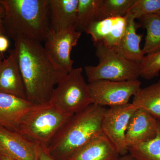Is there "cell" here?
Masks as SVG:
<instances>
[{
    "mask_svg": "<svg viewBox=\"0 0 160 160\" xmlns=\"http://www.w3.org/2000/svg\"><path fill=\"white\" fill-rule=\"evenodd\" d=\"M118 160H135L133 158L130 154H128L125 155L124 156H120Z\"/></svg>",
    "mask_w": 160,
    "mask_h": 160,
    "instance_id": "cell-29",
    "label": "cell"
},
{
    "mask_svg": "<svg viewBox=\"0 0 160 160\" xmlns=\"http://www.w3.org/2000/svg\"><path fill=\"white\" fill-rule=\"evenodd\" d=\"M78 0H49V25L52 31L75 28Z\"/></svg>",
    "mask_w": 160,
    "mask_h": 160,
    "instance_id": "cell-15",
    "label": "cell"
},
{
    "mask_svg": "<svg viewBox=\"0 0 160 160\" xmlns=\"http://www.w3.org/2000/svg\"><path fill=\"white\" fill-rule=\"evenodd\" d=\"M72 115L61 111L49 102L36 104L23 117L17 131L46 149Z\"/></svg>",
    "mask_w": 160,
    "mask_h": 160,
    "instance_id": "cell-4",
    "label": "cell"
},
{
    "mask_svg": "<svg viewBox=\"0 0 160 160\" xmlns=\"http://www.w3.org/2000/svg\"><path fill=\"white\" fill-rule=\"evenodd\" d=\"M82 68L73 69L58 83L49 102L65 113L73 115L93 104Z\"/></svg>",
    "mask_w": 160,
    "mask_h": 160,
    "instance_id": "cell-6",
    "label": "cell"
},
{
    "mask_svg": "<svg viewBox=\"0 0 160 160\" xmlns=\"http://www.w3.org/2000/svg\"><path fill=\"white\" fill-rule=\"evenodd\" d=\"M5 16V9L2 5L0 3V34L6 36L4 26V18Z\"/></svg>",
    "mask_w": 160,
    "mask_h": 160,
    "instance_id": "cell-27",
    "label": "cell"
},
{
    "mask_svg": "<svg viewBox=\"0 0 160 160\" xmlns=\"http://www.w3.org/2000/svg\"><path fill=\"white\" fill-rule=\"evenodd\" d=\"M127 23L126 16L116 17L115 22L110 32L101 43L109 49L115 50L125 34Z\"/></svg>",
    "mask_w": 160,
    "mask_h": 160,
    "instance_id": "cell-25",
    "label": "cell"
},
{
    "mask_svg": "<svg viewBox=\"0 0 160 160\" xmlns=\"http://www.w3.org/2000/svg\"><path fill=\"white\" fill-rule=\"evenodd\" d=\"M156 135L152 139L128 147V153L135 160H160V120Z\"/></svg>",
    "mask_w": 160,
    "mask_h": 160,
    "instance_id": "cell-20",
    "label": "cell"
},
{
    "mask_svg": "<svg viewBox=\"0 0 160 160\" xmlns=\"http://www.w3.org/2000/svg\"><path fill=\"white\" fill-rule=\"evenodd\" d=\"M126 16L127 23L125 34L119 45L114 51L126 59L139 64L145 56L140 47L143 35L137 32L138 26L135 20Z\"/></svg>",
    "mask_w": 160,
    "mask_h": 160,
    "instance_id": "cell-16",
    "label": "cell"
},
{
    "mask_svg": "<svg viewBox=\"0 0 160 160\" xmlns=\"http://www.w3.org/2000/svg\"><path fill=\"white\" fill-rule=\"evenodd\" d=\"M82 33L75 28L58 32L50 29L44 41V48L48 55L58 68L66 72L73 69L74 62L71 59V52Z\"/></svg>",
    "mask_w": 160,
    "mask_h": 160,
    "instance_id": "cell-9",
    "label": "cell"
},
{
    "mask_svg": "<svg viewBox=\"0 0 160 160\" xmlns=\"http://www.w3.org/2000/svg\"><path fill=\"white\" fill-rule=\"evenodd\" d=\"M4 59L5 58H4V54H3V53H1L0 52V65H1V63H2V62Z\"/></svg>",
    "mask_w": 160,
    "mask_h": 160,
    "instance_id": "cell-31",
    "label": "cell"
},
{
    "mask_svg": "<svg viewBox=\"0 0 160 160\" xmlns=\"http://www.w3.org/2000/svg\"><path fill=\"white\" fill-rule=\"evenodd\" d=\"M35 105L26 99L0 92V126L17 131L23 117Z\"/></svg>",
    "mask_w": 160,
    "mask_h": 160,
    "instance_id": "cell-12",
    "label": "cell"
},
{
    "mask_svg": "<svg viewBox=\"0 0 160 160\" xmlns=\"http://www.w3.org/2000/svg\"><path fill=\"white\" fill-rule=\"evenodd\" d=\"M13 41L26 99L36 105L49 102L54 88L68 72L54 64L40 42L23 37Z\"/></svg>",
    "mask_w": 160,
    "mask_h": 160,
    "instance_id": "cell-1",
    "label": "cell"
},
{
    "mask_svg": "<svg viewBox=\"0 0 160 160\" xmlns=\"http://www.w3.org/2000/svg\"><path fill=\"white\" fill-rule=\"evenodd\" d=\"M160 13V0H135L126 16L134 19Z\"/></svg>",
    "mask_w": 160,
    "mask_h": 160,
    "instance_id": "cell-22",
    "label": "cell"
},
{
    "mask_svg": "<svg viewBox=\"0 0 160 160\" xmlns=\"http://www.w3.org/2000/svg\"><path fill=\"white\" fill-rule=\"evenodd\" d=\"M1 35H1V34H0V36Z\"/></svg>",
    "mask_w": 160,
    "mask_h": 160,
    "instance_id": "cell-33",
    "label": "cell"
},
{
    "mask_svg": "<svg viewBox=\"0 0 160 160\" xmlns=\"http://www.w3.org/2000/svg\"><path fill=\"white\" fill-rule=\"evenodd\" d=\"M38 160H56L53 158H52L51 156L48 153L46 150L44 149H41V152H40L39 157Z\"/></svg>",
    "mask_w": 160,
    "mask_h": 160,
    "instance_id": "cell-28",
    "label": "cell"
},
{
    "mask_svg": "<svg viewBox=\"0 0 160 160\" xmlns=\"http://www.w3.org/2000/svg\"><path fill=\"white\" fill-rule=\"evenodd\" d=\"M132 103L106 109L102 124V132L116 148L120 156L128 154L126 134L129 120L137 110Z\"/></svg>",
    "mask_w": 160,
    "mask_h": 160,
    "instance_id": "cell-8",
    "label": "cell"
},
{
    "mask_svg": "<svg viewBox=\"0 0 160 160\" xmlns=\"http://www.w3.org/2000/svg\"><path fill=\"white\" fill-rule=\"evenodd\" d=\"M158 126L156 118L142 109H137L129 120L126 132L128 148L154 138L157 132Z\"/></svg>",
    "mask_w": 160,
    "mask_h": 160,
    "instance_id": "cell-11",
    "label": "cell"
},
{
    "mask_svg": "<svg viewBox=\"0 0 160 160\" xmlns=\"http://www.w3.org/2000/svg\"><path fill=\"white\" fill-rule=\"evenodd\" d=\"M141 26L146 30L145 42L142 49L144 54L160 51V16L149 14L139 19Z\"/></svg>",
    "mask_w": 160,
    "mask_h": 160,
    "instance_id": "cell-18",
    "label": "cell"
},
{
    "mask_svg": "<svg viewBox=\"0 0 160 160\" xmlns=\"http://www.w3.org/2000/svg\"><path fill=\"white\" fill-rule=\"evenodd\" d=\"M158 15H159V16H160V13H159V14H158Z\"/></svg>",
    "mask_w": 160,
    "mask_h": 160,
    "instance_id": "cell-32",
    "label": "cell"
},
{
    "mask_svg": "<svg viewBox=\"0 0 160 160\" xmlns=\"http://www.w3.org/2000/svg\"><path fill=\"white\" fill-rule=\"evenodd\" d=\"M116 18L97 20L92 23L85 32L90 35L93 45L102 42L108 35L115 22Z\"/></svg>",
    "mask_w": 160,
    "mask_h": 160,
    "instance_id": "cell-23",
    "label": "cell"
},
{
    "mask_svg": "<svg viewBox=\"0 0 160 160\" xmlns=\"http://www.w3.org/2000/svg\"><path fill=\"white\" fill-rule=\"evenodd\" d=\"M135 0H103L98 20L126 16Z\"/></svg>",
    "mask_w": 160,
    "mask_h": 160,
    "instance_id": "cell-21",
    "label": "cell"
},
{
    "mask_svg": "<svg viewBox=\"0 0 160 160\" xmlns=\"http://www.w3.org/2000/svg\"><path fill=\"white\" fill-rule=\"evenodd\" d=\"M9 46V41L7 37L2 35L0 36V52L3 53L7 51Z\"/></svg>",
    "mask_w": 160,
    "mask_h": 160,
    "instance_id": "cell-26",
    "label": "cell"
},
{
    "mask_svg": "<svg viewBox=\"0 0 160 160\" xmlns=\"http://www.w3.org/2000/svg\"><path fill=\"white\" fill-rule=\"evenodd\" d=\"M103 0H78L76 29L82 32L97 21Z\"/></svg>",
    "mask_w": 160,
    "mask_h": 160,
    "instance_id": "cell-19",
    "label": "cell"
},
{
    "mask_svg": "<svg viewBox=\"0 0 160 160\" xmlns=\"http://www.w3.org/2000/svg\"><path fill=\"white\" fill-rule=\"evenodd\" d=\"M5 9L6 36L42 43L50 30L49 0H0Z\"/></svg>",
    "mask_w": 160,
    "mask_h": 160,
    "instance_id": "cell-3",
    "label": "cell"
},
{
    "mask_svg": "<svg viewBox=\"0 0 160 160\" xmlns=\"http://www.w3.org/2000/svg\"><path fill=\"white\" fill-rule=\"evenodd\" d=\"M0 92L26 99L25 86L14 49L9 51L8 56L0 65Z\"/></svg>",
    "mask_w": 160,
    "mask_h": 160,
    "instance_id": "cell-13",
    "label": "cell"
},
{
    "mask_svg": "<svg viewBox=\"0 0 160 160\" xmlns=\"http://www.w3.org/2000/svg\"><path fill=\"white\" fill-rule=\"evenodd\" d=\"M93 104L109 107L126 105L141 89L138 80L116 82L99 80L88 84Z\"/></svg>",
    "mask_w": 160,
    "mask_h": 160,
    "instance_id": "cell-7",
    "label": "cell"
},
{
    "mask_svg": "<svg viewBox=\"0 0 160 160\" xmlns=\"http://www.w3.org/2000/svg\"><path fill=\"white\" fill-rule=\"evenodd\" d=\"M132 105L160 120V81L140 89L133 97Z\"/></svg>",
    "mask_w": 160,
    "mask_h": 160,
    "instance_id": "cell-17",
    "label": "cell"
},
{
    "mask_svg": "<svg viewBox=\"0 0 160 160\" xmlns=\"http://www.w3.org/2000/svg\"><path fill=\"white\" fill-rule=\"evenodd\" d=\"M140 77L150 80L158 76L160 72V51L147 54L139 64Z\"/></svg>",
    "mask_w": 160,
    "mask_h": 160,
    "instance_id": "cell-24",
    "label": "cell"
},
{
    "mask_svg": "<svg viewBox=\"0 0 160 160\" xmlns=\"http://www.w3.org/2000/svg\"><path fill=\"white\" fill-rule=\"evenodd\" d=\"M94 46L98 64L84 67L89 83L99 80L122 82L138 80L140 77L139 64L126 59L102 43Z\"/></svg>",
    "mask_w": 160,
    "mask_h": 160,
    "instance_id": "cell-5",
    "label": "cell"
},
{
    "mask_svg": "<svg viewBox=\"0 0 160 160\" xmlns=\"http://www.w3.org/2000/svg\"><path fill=\"white\" fill-rule=\"evenodd\" d=\"M0 160H14L11 158L3 155L2 154H0Z\"/></svg>",
    "mask_w": 160,
    "mask_h": 160,
    "instance_id": "cell-30",
    "label": "cell"
},
{
    "mask_svg": "<svg viewBox=\"0 0 160 160\" xmlns=\"http://www.w3.org/2000/svg\"><path fill=\"white\" fill-rule=\"evenodd\" d=\"M106 108L92 104L73 114L45 149L56 160H69L75 152L102 132Z\"/></svg>",
    "mask_w": 160,
    "mask_h": 160,
    "instance_id": "cell-2",
    "label": "cell"
},
{
    "mask_svg": "<svg viewBox=\"0 0 160 160\" xmlns=\"http://www.w3.org/2000/svg\"><path fill=\"white\" fill-rule=\"evenodd\" d=\"M41 149L18 132L0 126V154L14 160H38Z\"/></svg>",
    "mask_w": 160,
    "mask_h": 160,
    "instance_id": "cell-10",
    "label": "cell"
},
{
    "mask_svg": "<svg viewBox=\"0 0 160 160\" xmlns=\"http://www.w3.org/2000/svg\"><path fill=\"white\" fill-rule=\"evenodd\" d=\"M116 148L102 132L81 147L69 160H118Z\"/></svg>",
    "mask_w": 160,
    "mask_h": 160,
    "instance_id": "cell-14",
    "label": "cell"
}]
</instances>
